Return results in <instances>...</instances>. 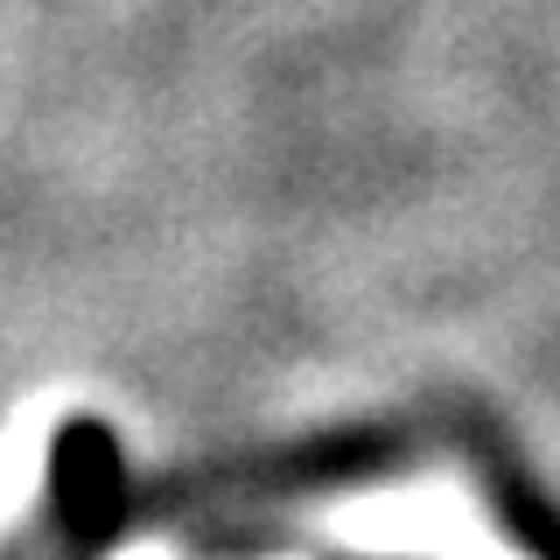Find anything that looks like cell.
Segmentation results:
<instances>
[{"label":"cell","instance_id":"obj_1","mask_svg":"<svg viewBox=\"0 0 560 560\" xmlns=\"http://www.w3.org/2000/svg\"><path fill=\"white\" fill-rule=\"evenodd\" d=\"M323 533L358 553H413V560H533L512 533H498L483 498L463 477H420L385 483L364 498H343L323 512Z\"/></svg>","mask_w":560,"mask_h":560}]
</instances>
